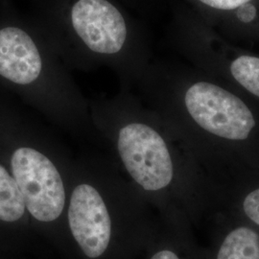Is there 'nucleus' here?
Instances as JSON below:
<instances>
[{"label": "nucleus", "instance_id": "nucleus-8", "mask_svg": "<svg viewBox=\"0 0 259 259\" xmlns=\"http://www.w3.org/2000/svg\"><path fill=\"white\" fill-rule=\"evenodd\" d=\"M233 78L247 91L259 97V58L242 56L232 62Z\"/></svg>", "mask_w": 259, "mask_h": 259}, {"label": "nucleus", "instance_id": "nucleus-2", "mask_svg": "<svg viewBox=\"0 0 259 259\" xmlns=\"http://www.w3.org/2000/svg\"><path fill=\"white\" fill-rule=\"evenodd\" d=\"M34 19L71 70L108 68L124 90L138 75L135 27L114 0H34Z\"/></svg>", "mask_w": 259, "mask_h": 259}, {"label": "nucleus", "instance_id": "nucleus-13", "mask_svg": "<svg viewBox=\"0 0 259 259\" xmlns=\"http://www.w3.org/2000/svg\"><path fill=\"white\" fill-rule=\"evenodd\" d=\"M124 1H126L127 3H132V1H133V0H124Z\"/></svg>", "mask_w": 259, "mask_h": 259}, {"label": "nucleus", "instance_id": "nucleus-12", "mask_svg": "<svg viewBox=\"0 0 259 259\" xmlns=\"http://www.w3.org/2000/svg\"><path fill=\"white\" fill-rule=\"evenodd\" d=\"M151 259H180L175 252L171 250H163L157 251Z\"/></svg>", "mask_w": 259, "mask_h": 259}, {"label": "nucleus", "instance_id": "nucleus-6", "mask_svg": "<svg viewBox=\"0 0 259 259\" xmlns=\"http://www.w3.org/2000/svg\"><path fill=\"white\" fill-rule=\"evenodd\" d=\"M217 259H259L258 233L246 227L233 230L223 242Z\"/></svg>", "mask_w": 259, "mask_h": 259}, {"label": "nucleus", "instance_id": "nucleus-1", "mask_svg": "<svg viewBox=\"0 0 259 259\" xmlns=\"http://www.w3.org/2000/svg\"><path fill=\"white\" fill-rule=\"evenodd\" d=\"M0 84L56 126L78 136L99 135L89 99L34 18L0 16Z\"/></svg>", "mask_w": 259, "mask_h": 259}, {"label": "nucleus", "instance_id": "nucleus-7", "mask_svg": "<svg viewBox=\"0 0 259 259\" xmlns=\"http://www.w3.org/2000/svg\"><path fill=\"white\" fill-rule=\"evenodd\" d=\"M25 208L17 182L9 170L0 163V220L19 221L24 215Z\"/></svg>", "mask_w": 259, "mask_h": 259}, {"label": "nucleus", "instance_id": "nucleus-9", "mask_svg": "<svg viewBox=\"0 0 259 259\" xmlns=\"http://www.w3.org/2000/svg\"><path fill=\"white\" fill-rule=\"evenodd\" d=\"M243 208L250 220L259 226V188L245 198Z\"/></svg>", "mask_w": 259, "mask_h": 259}, {"label": "nucleus", "instance_id": "nucleus-3", "mask_svg": "<svg viewBox=\"0 0 259 259\" xmlns=\"http://www.w3.org/2000/svg\"><path fill=\"white\" fill-rule=\"evenodd\" d=\"M37 121L0 98V140L9 145L10 173L29 213L39 222H53L65 208V171L47 130Z\"/></svg>", "mask_w": 259, "mask_h": 259}, {"label": "nucleus", "instance_id": "nucleus-10", "mask_svg": "<svg viewBox=\"0 0 259 259\" xmlns=\"http://www.w3.org/2000/svg\"><path fill=\"white\" fill-rule=\"evenodd\" d=\"M205 5L218 10H233L241 5L248 3L250 0H199Z\"/></svg>", "mask_w": 259, "mask_h": 259}, {"label": "nucleus", "instance_id": "nucleus-5", "mask_svg": "<svg viewBox=\"0 0 259 259\" xmlns=\"http://www.w3.org/2000/svg\"><path fill=\"white\" fill-rule=\"evenodd\" d=\"M68 225L87 257L99 258L110 246L111 219L100 189L93 179H79L72 188Z\"/></svg>", "mask_w": 259, "mask_h": 259}, {"label": "nucleus", "instance_id": "nucleus-11", "mask_svg": "<svg viewBox=\"0 0 259 259\" xmlns=\"http://www.w3.org/2000/svg\"><path fill=\"white\" fill-rule=\"evenodd\" d=\"M246 4H243V5H241L240 7H238V8H240V11L238 12L237 15H238V18L242 21L248 22L253 19V17L255 16V9L253 6L246 5Z\"/></svg>", "mask_w": 259, "mask_h": 259}, {"label": "nucleus", "instance_id": "nucleus-4", "mask_svg": "<svg viewBox=\"0 0 259 259\" xmlns=\"http://www.w3.org/2000/svg\"><path fill=\"white\" fill-rule=\"evenodd\" d=\"M184 105L201 128L223 139L244 140L255 126L251 111L240 98L212 83L191 84L185 91Z\"/></svg>", "mask_w": 259, "mask_h": 259}]
</instances>
